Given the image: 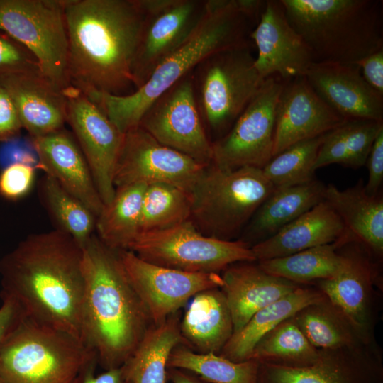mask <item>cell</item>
Listing matches in <instances>:
<instances>
[{
	"label": "cell",
	"mask_w": 383,
	"mask_h": 383,
	"mask_svg": "<svg viewBox=\"0 0 383 383\" xmlns=\"http://www.w3.org/2000/svg\"><path fill=\"white\" fill-rule=\"evenodd\" d=\"M0 296L14 299L25 317L82 341V248L70 235L27 236L0 260Z\"/></svg>",
	"instance_id": "obj_1"
},
{
	"label": "cell",
	"mask_w": 383,
	"mask_h": 383,
	"mask_svg": "<svg viewBox=\"0 0 383 383\" xmlns=\"http://www.w3.org/2000/svg\"><path fill=\"white\" fill-rule=\"evenodd\" d=\"M70 85L87 97L125 96L144 18L141 0H66Z\"/></svg>",
	"instance_id": "obj_2"
},
{
	"label": "cell",
	"mask_w": 383,
	"mask_h": 383,
	"mask_svg": "<svg viewBox=\"0 0 383 383\" xmlns=\"http://www.w3.org/2000/svg\"><path fill=\"white\" fill-rule=\"evenodd\" d=\"M83 343L104 370L121 367L153 325L118 252L94 234L82 247Z\"/></svg>",
	"instance_id": "obj_3"
},
{
	"label": "cell",
	"mask_w": 383,
	"mask_h": 383,
	"mask_svg": "<svg viewBox=\"0 0 383 383\" xmlns=\"http://www.w3.org/2000/svg\"><path fill=\"white\" fill-rule=\"evenodd\" d=\"M258 19L249 0H207L198 26L152 72L148 79L125 96L96 94L90 97L123 134L138 126L150 105L209 55L250 45L252 26Z\"/></svg>",
	"instance_id": "obj_4"
},
{
	"label": "cell",
	"mask_w": 383,
	"mask_h": 383,
	"mask_svg": "<svg viewBox=\"0 0 383 383\" xmlns=\"http://www.w3.org/2000/svg\"><path fill=\"white\" fill-rule=\"evenodd\" d=\"M314 62L354 65L383 48L379 0H279Z\"/></svg>",
	"instance_id": "obj_5"
},
{
	"label": "cell",
	"mask_w": 383,
	"mask_h": 383,
	"mask_svg": "<svg viewBox=\"0 0 383 383\" xmlns=\"http://www.w3.org/2000/svg\"><path fill=\"white\" fill-rule=\"evenodd\" d=\"M94 364L82 341L24 317L0 347V383H82Z\"/></svg>",
	"instance_id": "obj_6"
},
{
	"label": "cell",
	"mask_w": 383,
	"mask_h": 383,
	"mask_svg": "<svg viewBox=\"0 0 383 383\" xmlns=\"http://www.w3.org/2000/svg\"><path fill=\"white\" fill-rule=\"evenodd\" d=\"M274 189L262 169L223 170L211 162L190 192V221L205 235L234 240Z\"/></svg>",
	"instance_id": "obj_7"
},
{
	"label": "cell",
	"mask_w": 383,
	"mask_h": 383,
	"mask_svg": "<svg viewBox=\"0 0 383 383\" xmlns=\"http://www.w3.org/2000/svg\"><path fill=\"white\" fill-rule=\"evenodd\" d=\"M197 107L212 143L226 135L265 79L251 45L214 52L191 73Z\"/></svg>",
	"instance_id": "obj_8"
},
{
	"label": "cell",
	"mask_w": 383,
	"mask_h": 383,
	"mask_svg": "<svg viewBox=\"0 0 383 383\" xmlns=\"http://www.w3.org/2000/svg\"><path fill=\"white\" fill-rule=\"evenodd\" d=\"M66 0H0V30L28 48L56 89L70 86Z\"/></svg>",
	"instance_id": "obj_9"
},
{
	"label": "cell",
	"mask_w": 383,
	"mask_h": 383,
	"mask_svg": "<svg viewBox=\"0 0 383 383\" xmlns=\"http://www.w3.org/2000/svg\"><path fill=\"white\" fill-rule=\"evenodd\" d=\"M128 250L150 263L192 273H218L233 263L256 262L247 243L205 235L190 220L164 230L141 233Z\"/></svg>",
	"instance_id": "obj_10"
},
{
	"label": "cell",
	"mask_w": 383,
	"mask_h": 383,
	"mask_svg": "<svg viewBox=\"0 0 383 383\" xmlns=\"http://www.w3.org/2000/svg\"><path fill=\"white\" fill-rule=\"evenodd\" d=\"M339 248L340 265L330 278L319 281L317 287L350 324L360 339L376 343L374 329L380 299V277L371 252L355 240Z\"/></svg>",
	"instance_id": "obj_11"
},
{
	"label": "cell",
	"mask_w": 383,
	"mask_h": 383,
	"mask_svg": "<svg viewBox=\"0 0 383 383\" xmlns=\"http://www.w3.org/2000/svg\"><path fill=\"white\" fill-rule=\"evenodd\" d=\"M284 81L266 78L231 129L213 144L212 162L223 170L262 169L272 158L276 108Z\"/></svg>",
	"instance_id": "obj_12"
},
{
	"label": "cell",
	"mask_w": 383,
	"mask_h": 383,
	"mask_svg": "<svg viewBox=\"0 0 383 383\" xmlns=\"http://www.w3.org/2000/svg\"><path fill=\"white\" fill-rule=\"evenodd\" d=\"M207 0H141L144 18L131 73L135 89L195 30Z\"/></svg>",
	"instance_id": "obj_13"
},
{
	"label": "cell",
	"mask_w": 383,
	"mask_h": 383,
	"mask_svg": "<svg viewBox=\"0 0 383 383\" xmlns=\"http://www.w3.org/2000/svg\"><path fill=\"white\" fill-rule=\"evenodd\" d=\"M191 73L150 105L138 126L164 145L208 165L213 160V144L197 107Z\"/></svg>",
	"instance_id": "obj_14"
},
{
	"label": "cell",
	"mask_w": 383,
	"mask_h": 383,
	"mask_svg": "<svg viewBox=\"0 0 383 383\" xmlns=\"http://www.w3.org/2000/svg\"><path fill=\"white\" fill-rule=\"evenodd\" d=\"M117 252L128 279L155 326L199 292L221 288L223 284L219 273L183 272L150 263L129 250Z\"/></svg>",
	"instance_id": "obj_15"
},
{
	"label": "cell",
	"mask_w": 383,
	"mask_h": 383,
	"mask_svg": "<svg viewBox=\"0 0 383 383\" xmlns=\"http://www.w3.org/2000/svg\"><path fill=\"white\" fill-rule=\"evenodd\" d=\"M206 165L158 142L137 126L123 135L117 158L115 188L143 183L161 182L190 192Z\"/></svg>",
	"instance_id": "obj_16"
},
{
	"label": "cell",
	"mask_w": 383,
	"mask_h": 383,
	"mask_svg": "<svg viewBox=\"0 0 383 383\" xmlns=\"http://www.w3.org/2000/svg\"><path fill=\"white\" fill-rule=\"evenodd\" d=\"M63 92L66 123L87 161L104 205L108 204L115 194L114 170L124 134L79 89L70 85Z\"/></svg>",
	"instance_id": "obj_17"
},
{
	"label": "cell",
	"mask_w": 383,
	"mask_h": 383,
	"mask_svg": "<svg viewBox=\"0 0 383 383\" xmlns=\"http://www.w3.org/2000/svg\"><path fill=\"white\" fill-rule=\"evenodd\" d=\"M258 383H383L382 353L377 343L362 344L318 350L305 366L260 363Z\"/></svg>",
	"instance_id": "obj_18"
},
{
	"label": "cell",
	"mask_w": 383,
	"mask_h": 383,
	"mask_svg": "<svg viewBox=\"0 0 383 383\" xmlns=\"http://www.w3.org/2000/svg\"><path fill=\"white\" fill-rule=\"evenodd\" d=\"M250 38L257 49L255 67L263 79L277 76L287 81L304 76L314 62L309 48L289 24L279 1H265Z\"/></svg>",
	"instance_id": "obj_19"
},
{
	"label": "cell",
	"mask_w": 383,
	"mask_h": 383,
	"mask_svg": "<svg viewBox=\"0 0 383 383\" xmlns=\"http://www.w3.org/2000/svg\"><path fill=\"white\" fill-rule=\"evenodd\" d=\"M346 121L316 93L304 76L284 81L276 108L272 156Z\"/></svg>",
	"instance_id": "obj_20"
},
{
	"label": "cell",
	"mask_w": 383,
	"mask_h": 383,
	"mask_svg": "<svg viewBox=\"0 0 383 383\" xmlns=\"http://www.w3.org/2000/svg\"><path fill=\"white\" fill-rule=\"evenodd\" d=\"M316 93L346 120L383 122V95L354 65L313 62L304 74Z\"/></svg>",
	"instance_id": "obj_21"
},
{
	"label": "cell",
	"mask_w": 383,
	"mask_h": 383,
	"mask_svg": "<svg viewBox=\"0 0 383 383\" xmlns=\"http://www.w3.org/2000/svg\"><path fill=\"white\" fill-rule=\"evenodd\" d=\"M30 138L38 155L40 170L53 177L97 217L104 203L74 135L63 128Z\"/></svg>",
	"instance_id": "obj_22"
},
{
	"label": "cell",
	"mask_w": 383,
	"mask_h": 383,
	"mask_svg": "<svg viewBox=\"0 0 383 383\" xmlns=\"http://www.w3.org/2000/svg\"><path fill=\"white\" fill-rule=\"evenodd\" d=\"M11 96L23 128L36 138L65 128L66 97L40 73H23L0 79Z\"/></svg>",
	"instance_id": "obj_23"
},
{
	"label": "cell",
	"mask_w": 383,
	"mask_h": 383,
	"mask_svg": "<svg viewBox=\"0 0 383 383\" xmlns=\"http://www.w3.org/2000/svg\"><path fill=\"white\" fill-rule=\"evenodd\" d=\"M221 276V289L231 312L233 333L257 311L301 286L265 272L254 262L233 263Z\"/></svg>",
	"instance_id": "obj_24"
},
{
	"label": "cell",
	"mask_w": 383,
	"mask_h": 383,
	"mask_svg": "<svg viewBox=\"0 0 383 383\" xmlns=\"http://www.w3.org/2000/svg\"><path fill=\"white\" fill-rule=\"evenodd\" d=\"M348 233L340 216L323 200L251 249L256 261H261L332 243Z\"/></svg>",
	"instance_id": "obj_25"
},
{
	"label": "cell",
	"mask_w": 383,
	"mask_h": 383,
	"mask_svg": "<svg viewBox=\"0 0 383 383\" xmlns=\"http://www.w3.org/2000/svg\"><path fill=\"white\" fill-rule=\"evenodd\" d=\"M326 186L313 179L275 189L262 203L239 240L252 245L272 236L283 227L324 200Z\"/></svg>",
	"instance_id": "obj_26"
},
{
	"label": "cell",
	"mask_w": 383,
	"mask_h": 383,
	"mask_svg": "<svg viewBox=\"0 0 383 383\" xmlns=\"http://www.w3.org/2000/svg\"><path fill=\"white\" fill-rule=\"evenodd\" d=\"M179 327L184 345L198 353L219 355L233 333L231 312L221 288L194 296Z\"/></svg>",
	"instance_id": "obj_27"
},
{
	"label": "cell",
	"mask_w": 383,
	"mask_h": 383,
	"mask_svg": "<svg viewBox=\"0 0 383 383\" xmlns=\"http://www.w3.org/2000/svg\"><path fill=\"white\" fill-rule=\"evenodd\" d=\"M324 200L335 211L355 240L365 245L374 256H382V197L369 195L360 185L340 190L328 184L326 186Z\"/></svg>",
	"instance_id": "obj_28"
},
{
	"label": "cell",
	"mask_w": 383,
	"mask_h": 383,
	"mask_svg": "<svg viewBox=\"0 0 383 383\" xmlns=\"http://www.w3.org/2000/svg\"><path fill=\"white\" fill-rule=\"evenodd\" d=\"M325 299L318 288L299 286L257 311L242 328L232 334L219 355L233 362L248 360L257 343L267 333L303 308Z\"/></svg>",
	"instance_id": "obj_29"
},
{
	"label": "cell",
	"mask_w": 383,
	"mask_h": 383,
	"mask_svg": "<svg viewBox=\"0 0 383 383\" xmlns=\"http://www.w3.org/2000/svg\"><path fill=\"white\" fill-rule=\"evenodd\" d=\"M176 313L152 325L127 361L121 366L128 383H168L167 363L172 350L184 345Z\"/></svg>",
	"instance_id": "obj_30"
},
{
	"label": "cell",
	"mask_w": 383,
	"mask_h": 383,
	"mask_svg": "<svg viewBox=\"0 0 383 383\" xmlns=\"http://www.w3.org/2000/svg\"><path fill=\"white\" fill-rule=\"evenodd\" d=\"M147 184H133L116 187L112 200L96 217L98 238L115 251L128 250L140 233L143 196Z\"/></svg>",
	"instance_id": "obj_31"
},
{
	"label": "cell",
	"mask_w": 383,
	"mask_h": 383,
	"mask_svg": "<svg viewBox=\"0 0 383 383\" xmlns=\"http://www.w3.org/2000/svg\"><path fill=\"white\" fill-rule=\"evenodd\" d=\"M383 122L369 120H347L328 132L318 152L314 170L332 164L359 168L367 157Z\"/></svg>",
	"instance_id": "obj_32"
},
{
	"label": "cell",
	"mask_w": 383,
	"mask_h": 383,
	"mask_svg": "<svg viewBox=\"0 0 383 383\" xmlns=\"http://www.w3.org/2000/svg\"><path fill=\"white\" fill-rule=\"evenodd\" d=\"M350 239L348 234L332 243L284 257L257 261V264L265 272L296 284L318 282L335 273L341 260L339 248Z\"/></svg>",
	"instance_id": "obj_33"
},
{
	"label": "cell",
	"mask_w": 383,
	"mask_h": 383,
	"mask_svg": "<svg viewBox=\"0 0 383 383\" xmlns=\"http://www.w3.org/2000/svg\"><path fill=\"white\" fill-rule=\"evenodd\" d=\"M38 193L56 230L70 235L82 248L94 234L96 216L48 174L40 179Z\"/></svg>",
	"instance_id": "obj_34"
},
{
	"label": "cell",
	"mask_w": 383,
	"mask_h": 383,
	"mask_svg": "<svg viewBox=\"0 0 383 383\" xmlns=\"http://www.w3.org/2000/svg\"><path fill=\"white\" fill-rule=\"evenodd\" d=\"M292 318L317 350H336L367 344L326 298L303 308Z\"/></svg>",
	"instance_id": "obj_35"
},
{
	"label": "cell",
	"mask_w": 383,
	"mask_h": 383,
	"mask_svg": "<svg viewBox=\"0 0 383 383\" xmlns=\"http://www.w3.org/2000/svg\"><path fill=\"white\" fill-rule=\"evenodd\" d=\"M259 365L253 360L233 362L215 353H198L182 344L172 350L167 363L208 383H258Z\"/></svg>",
	"instance_id": "obj_36"
},
{
	"label": "cell",
	"mask_w": 383,
	"mask_h": 383,
	"mask_svg": "<svg viewBox=\"0 0 383 383\" xmlns=\"http://www.w3.org/2000/svg\"><path fill=\"white\" fill-rule=\"evenodd\" d=\"M318 355L291 317L264 335L248 360L259 363L299 367L311 364Z\"/></svg>",
	"instance_id": "obj_37"
},
{
	"label": "cell",
	"mask_w": 383,
	"mask_h": 383,
	"mask_svg": "<svg viewBox=\"0 0 383 383\" xmlns=\"http://www.w3.org/2000/svg\"><path fill=\"white\" fill-rule=\"evenodd\" d=\"M191 211L190 192L167 183L147 184L142 201L140 233L164 230L189 221Z\"/></svg>",
	"instance_id": "obj_38"
},
{
	"label": "cell",
	"mask_w": 383,
	"mask_h": 383,
	"mask_svg": "<svg viewBox=\"0 0 383 383\" xmlns=\"http://www.w3.org/2000/svg\"><path fill=\"white\" fill-rule=\"evenodd\" d=\"M327 133L295 143L270 160L262 170L275 189L313 179L318 150Z\"/></svg>",
	"instance_id": "obj_39"
},
{
	"label": "cell",
	"mask_w": 383,
	"mask_h": 383,
	"mask_svg": "<svg viewBox=\"0 0 383 383\" xmlns=\"http://www.w3.org/2000/svg\"><path fill=\"white\" fill-rule=\"evenodd\" d=\"M23 73H41L39 63L23 44L0 30V79Z\"/></svg>",
	"instance_id": "obj_40"
},
{
	"label": "cell",
	"mask_w": 383,
	"mask_h": 383,
	"mask_svg": "<svg viewBox=\"0 0 383 383\" xmlns=\"http://www.w3.org/2000/svg\"><path fill=\"white\" fill-rule=\"evenodd\" d=\"M35 169L23 164H13L1 170L0 196L9 201H18L31 190Z\"/></svg>",
	"instance_id": "obj_41"
},
{
	"label": "cell",
	"mask_w": 383,
	"mask_h": 383,
	"mask_svg": "<svg viewBox=\"0 0 383 383\" xmlns=\"http://www.w3.org/2000/svg\"><path fill=\"white\" fill-rule=\"evenodd\" d=\"M0 147V167L23 164L40 170L38 155L30 138L21 136L4 142Z\"/></svg>",
	"instance_id": "obj_42"
},
{
	"label": "cell",
	"mask_w": 383,
	"mask_h": 383,
	"mask_svg": "<svg viewBox=\"0 0 383 383\" xmlns=\"http://www.w3.org/2000/svg\"><path fill=\"white\" fill-rule=\"evenodd\" d=\"M22 128L11 96L0 85V144L20 136Z\"/></svg>",
	"instance_id": "obj_43"
},
{
	"label": "cell",
	"mask_w": 383,
	"mask_h": 383,
	"mask_svg": "<svg viewBox=\"0 0 383 383\" xmlns=\"http://www.w3.org/2000/svg\"><path fill=\"white\" fill-rule=\"evenodd\" d=\"M366 163L368 179L364 189L369 195L376 196L383 180V129L375 138Z\"/></svg>",
	"instance_id": "obj_44"
},
{
	"label": "cell",
	"mask_w": 383,
	"mask_h": 383,
	"mask_svg": "<svg viewBox=\"0 0 383 383\" xmlns=\"http://www.w3.org/2000/svg\"><path fill=\"white\" fill-rule=\"evenodd\" d=\"M355 65L360 67L368 84L383 95V48L367 55Z\"/></svg>",
	"instance_id": "obj_45"
},
{
	"label": "cell",
	"mask_w": 383,
	"mask_h": 383,
	"mask_svg": "<svg viewBox=\"0 0 383 383\" xmlns=\"http://www.w3.org/2000/svg\"><path fill=\"white\" fill-rule=\"evenodd\" d=\"M0 347L25 317L18 303L12 298L0 296Z\"/></svg>",
	"instance_id": "obj_46"
},
{
	"label": "cell",
	"mask_w": 383,
	"mask_h": 383,
	"mask_svg": "<svg viewBox=\"0 0 383 383\" xmlns=\"http://www.w3.org/2000/svg\"><path fill=\"white\" fill-rule=\"evenodd\" d=\"M96 364L93 365L86 372L82 383H128L122 367L105 370L99 374H95Z\"/></svg>",
	"instance_id": "obj_47"
},
{
	"label": "cell",
	"mask_w": 383,
	"mask_h": 383,
	"mask_svg": "<svg viewBox=\"0 0 383 383\" xmlns=\"http://www.w3.org/2000/svg\"><path fill=\"white\" fill-rule=\"evenodd\" d=\"M168 379L172 383H208L190 372L178 368H167Z\"/></svg>",
	"instance_id": "obj_48"
}]
</instances>
